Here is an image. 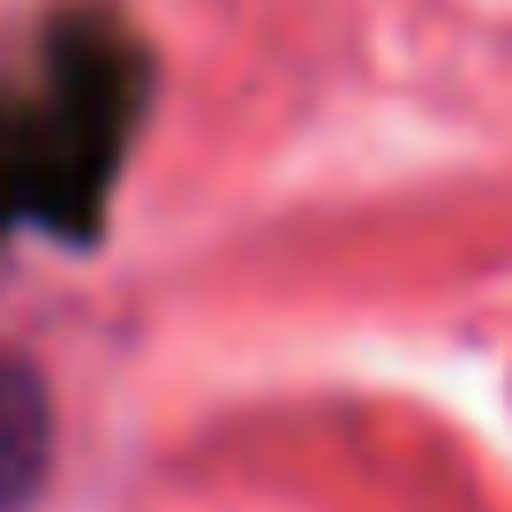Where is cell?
<instances>
[{"mask_svg": "<svg viewBox=\"0 0 512 512\" xmlns=\"http://www.w3.org/2000/svg\"><path fill=\"white\" fill-rule=\"evenodd\" d=\"M53 467V392L23 354L0 347V512H23Z\"/></svg>", "mask_w": 512, "mask_h": 512, "instance_id": "cell-1", "label": "cell"}]
</instances>
